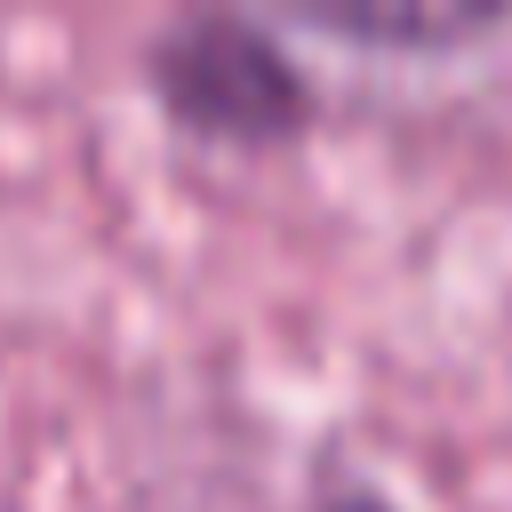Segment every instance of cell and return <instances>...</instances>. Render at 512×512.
Returning <instances> with one entry per match:
<instances>
[{
    "instance_id": "obj_1",
    "label": "cell",
    "mask_w": 512,
    "mask_h": 512,
    "mask_svg": "<svg viewBox=\"0 0 512 512\" xmlns=\"http://www.w3.org/2000/svg\"><path fill=\"white\" fill-rule=\"evenodd\" d=\"M144 96L208 152H296L320 128V88L288 32L256 8H184L144 40Z\"/></svg>"
},
{
    "instance_id": "obj_2",
    "label": "cell",
    "mask_w": 512,
    "mask_h": 512,
    "mask_svg": "<svg viewBox=\"0 0 512 512\" xmlns=\"http://www.w3.org/2000/svg\"><path fill=\"white\" fill-rule=\"evenodd\" d=\"M280 32L352 48V56H464L480 40H496L512 24V8L496 0H440V8H384V0H312V8H272Z\"/></svg>"
},
{
    "instance_id": "obj_3",
    "label": "cell",
    "mask_w": 512,
    "mask_h": 512,
    "mask_svg": "<svg viewBox=\"0 0 512 512\" xmlns=\"http://www.w3.org/2000/svg\"><path fill=\"white\" fill-rule=\"evenodd\" d=\"M312 512H400L392 496H376V488H328Z\"/></svg>"
}]
</instances>
